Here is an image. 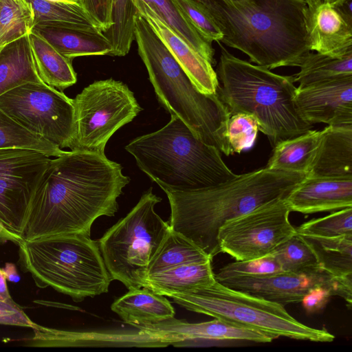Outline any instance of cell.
<instances>
[{
  "label": "cell",
  "mask_w": 352,
  "mask_h": 352,
  "mask_svg": "<svg viewBox=\"0 0 352 352\" xmlns=\"http://www.w3.org/2000/svg\"><path fill=\"white\" fill-rule=\"evenodd\" d=\"M104 153L66 151L50 160L34 193L24 240L80 234L90 236L100 217H113L130 182Z\"/></svg>",
  "instance_id": "obj_1"
},
{
  "label": "cell",
  "mask_w": 352,
  "mask_h": 352,
  "mask_svg": "<svg viewBox=\"0 0 352 352\" xmlns=\"http://www.w3.org/2000/svg\"><path fill=\"white\" fill-rule=\"evenodd\" d=\"M305 177L264 167L208 188L164 190L170 206V228L212 259L220 253L217 233L226 221L285 197Z\"/></svg>",
  "instance_id": "obj_2"
},
{
  "label": "cell",
  "mask_w": 352,
  "mask_h": 352,
  "mask_svg": "<svg viewBox=\"0 0 352 352\" xmlns=\"http://www.w3.org/2000/svg\"><path fill=\"white\" fill-rule=\"evenodd\" d=\"M223 34L220 42L269 69L298 67L308 47L304 0H251L231 5L222 0H195Z\"/></svg>",
  "instance_id": "obj_3"
},
{
  "label": "cell",
  "mask_w": 352,
  "mask_h": 352,
  "mask_svg": "<svg viewBox=\"0 0 352 352\" xmlns=\"http://www.w3.org/2000/svg\"><path fill=\"white\" fill-rule=\"evenodd\" d=\"M134 37L160 103L201 141L232 155L227 138L230 111L218 94L201 93L148 21L138 12Z\"/></svg>",
  "instance_id": "obj_4"
},
{
  "label": "cell",
  "mask_w": 352,
  "mask_h": 352,
  "mask_svg": "<svg viewBox=\"0 0 352 352\" xmlns=\"http://www.w3.org/2000/svg\"><path fill=\"white\" fill-rule=\"evenodd\" d=\"M221 55L216 74L221 85L217 94L230 116H253L261 131L274 146L301 135L313 124L298 113L294 96L297 87L293 76H283L230 54L218 43Z\"/></svg>",
  "instance_id": "obj_5"
},
{
  "label": "cell",
  "mask_w": 352,
  "mask_h": 352,
  "mask_svg": "<svg viewBox=\"0 0 352 352\" xmlns=\"http://www.w3.org/2000/svg\"><path fill=\"white\" fill-rule=\"evenodd\" d=\"M162 129L139 136L125 150L139 168L163 190L189 191L234 178L214 146L199 140L178 117Z\"/></svg>",
  "instance_id": "obj_6"
},
{
  "label": "cell",
  "mask_w": 352,
  "mask_h": 352,
  "mask_svg": "<svg viewBox=\"0 0 352 352\" xmlns=\"http://www.w3.org/2000/svg\"><path fill=\"white\" fill-rule=\"evenodd\" d=\"M19 263L40 288L50 287L75 302L107 293L112 278L98 241L58 234L19 244Z\"/></svg>",
  "instance_id": "obj_7"
},
{
  "label": "cell",
  "mask_w": 352,
  "mask_h": 352,
  "mask_svg": "<svg viewBox=\"0 0 352 352\" xmlns=\"http://www.w3.org/2000/svg\"><path fill=\"white\" fill-rule=\"evenodd\" d=\"M187 310L264 333L316 342H331L335 336L324 329L301 323L284 306L228 287L215 280L208 286L170 297Z\"/></svg>",
  "instance_id": "obj_8"
},
{
  "label": "cell",
  "mask_w": 352,
  "mask_h": 352,
  "mask_svg": "<svg viewBox=\"0 0 352 352\" xmlns=\"http://www.w3.org/2000/svg\"><path fill=\"white\" fill-rule=\"evenodd\" d=\"M161 201L150 188L98 241L112 280L128 289L142 287L148 263L170 230L169 223L155 211Z\"/></svg>",
  "instance_id": "obj_9"
},
{
  "label": "cell",
  "mask_w": 352,
  "mask_h": 352,
  "mask_svg": "<svg viewBox=\"0 0 352 352\" xmlns=\"http://www.w3.org/2000/svg\"><path fill=\"white\" fill-rule=\"evenodd\" d=\"M73 102L75 134L71 151L101 154L115 132L142 110L128 86L112 78L94 81Z\"/></svg>",
  "instance_id": "obj_10"
},
{
  "label": "cell",
  "mask_w": 352,
  "mask_h": 352,
  "mask_svg": "<svg viewBox=\"0 0 352 352\" xmlns=\"http://www.w3.org/2000/svg\"><path fill=\"white\" fill-rule=\"evenodd\" d=\"M0 109L30 132L60 148L75 134L73 99L45 82H27L0 96Z\"/></svg>",
  "instance_id": "obj_11"
},
{
  "label": "cell",
  "mask_w": 352,
  "mask_h": 352,
  "mask_svg": "<svg viewBox=\"0 0 352 352\" xmlns=\"http://www.w3.org/2000/svg\"><path fill=\"white\" fill-rule=\"evenodd\" d=\"M50 160L36 150L0 148V243L24 241L31 201Z\"/></svg>",
  "instance_id": "obj_12"
},
{
  "label": "cell",
  "mask_w": 352,
  "mask_h": 352,
  "mask_svg": "<svg viewBox=\"0 0 352 352\" xmlns=\"http://www.w3.org/2000/svg\"><path fill=\"white\" fill-rule=\"evenodd\" d=\"M290 212L284 197H278L226 221L217 233L220 252L236 261L272 254L296 233L289 219Z\"/></svg>",
  "instance_id": "obj_13"
},
{
  "label": "cell",
  "mask_w": 352,
  "mask_h": 352,
  "mask_svg": "<svg viewBox=\"0 0 352 352\" xmlns=\"http://www.w3.org/2000/svg\"><path fill=\"white\" fill-rule=\"evenodd\" d=\"M217 281L283 306L300 302L311 289L318 286L327 288L333 296L342 298L349 308L352 303V279L334 276L320 266L297 272L234 276Z\"/></svg>",
  "instance_id": "obj_14"
},
{
  "label": "cell",
  "mask_w": 352,
  "mask_h": 352,
  "mask_svg": "<svg viewBox=\"0 0 352 352\" xmlns=\"http://www.w3.org/2000/svg\"><path fill=\"white\" fill-rule=\"evenodd\" d=\"M294 104L301 118L309 124L352 126V76L298 87Z\"/></svg>",
  "instance_id": "obj_15"
},
{
  "label": "cell",
  "mask_w": 352,
  "mask_h": 352,
  "mask_svg": "<svg viewBox=\"0 0 352 352\" xmlns=\"http://www.w3.org/2000/svg\"><path fill=\"white\" fill-rule=\"evenodd\" d=\"M305 2V26L310 51L334 58L352 55V16L322 0Z\"/></svg>",
  "instance_id": "obj_16"
},
{
  "label": "cell",
  "mask_w": 352,
  "mask_h": 352,
  "mask_svg": "<svg viewBox=\"0 0 352 352\" xmlns=\"http://www.w3.org/2000/svg\"><path fill=\"white\" fill-rule=\"evenodd\" d=\"M31 346H118L166 347L173 341L143 330L70 331L36 325Z\"/></svg>",
  "instance_id": "obj_17"
},
{
  "label": "cell",
  "mask_w": 352,
  "mask_h": 352,
  "mask_svg": "<svg viewBox=\"0 0 352 352\" xmlns=\"http://www.w3.org/2000/svg\"><path fill=\"white\" fill-rule=\"evenodd\" d=\"M135 327L170 339L175 346L191 340L250 341L257 343H268L273 340L271 337L261 332L217 318L190 323L173 317Z\"/></svg>",
  "instance_id": "obj_18"
},
{
  "label": "cell",
  "mask_w": 352,
  "mask_h": 352,
  "mask_svg": "<svg viewBox=\"0 0 352 352\" xmlns=\"http://www.w3.org/2000/svg\"><path fill=\"white\" fill-rule=\"evenodd\" d=\"M284 199L291 212L302 214L352 207V178L306 176Z\"/></svg>",
  "instance_id": "obj_19"
},
{
  "label": "cell",
  "mask_w": 352,
  "mask_h": 352,
  "mask_svg": "<svg viewBox=\"0 0 352 352\" xmlns=\"http://www.w3.org/2000/svg\"><path fill=\"white\" fill-rule=\"evenodd\" d=\"M135 4L196 87L201 93L216 94L220 85L212 65L166 26L142 0H135Z\"/></svg>",
  "instance_id": "obj_20"
},
{
  "label": "cell",
  "mask_w": 352,
  "mask_h": 352,
  "mask_svg": "<svg viewBox=\"0 0 352 352\" xmlns=\"http://www.w3.org/2000/svg\"><path fill=\"white\" fill-rule=\"evenodd\" d=\"M307 177L352 178V126H327Z\"/></svg>",
  "instance_id": "obj_21"
},
{
  "label": "cell",
  "mask_w": 352,
  "mask_h": 352,
  "mask_svg": "<svg viewBox=\"0 0 352 352\" xmlns=\"http://www.w3.org/2000/svg\"><path fill=\"white\" fill-rule=\"evenodd\" d=\"M64 56L109 55L113 47L100 32L46 25H35L32 30Z\"/></svg>",
  "instance_id": "obj_22"
},
{
  "label": "cell",
  "mask_w": 352,
  "mask_h": 352,
  "mask_svg": "<svg viewBox=\"0 0 352 352\" xmlns=\"http://www.w3.org/2000/svg\"><path fill=\"white\" fill-rule=\"evenodd\" d=\"M111 309L122 320L136 327L159 322L175 316V309L164 296L146 287H137L117 298Z\"/></svg>",
  "instance_id": "obj_23"
},
{
  "label": "cell",
  "mask_w": 352,
  "mask_h": 352,
  "mask_svg": "<svg viewBox=\"0 0 352 352\" xmlns=\"http://www.w3.org/2000/svg\"><path fill=\"white\" fill-rule=\"evenodd\" d=\"M212 261L175 267L146 276L142 285L153 292L171 297L211 285L215 281Z\"/></svg>",
  "instance_id": "obj_24"
},
{
  "label": "cell",
  "mask_w": 352,
  "mask_h": 352,
  "mask_svg": "<svg viewBox=\"0 0 352 352\" xmlns=\"http://www.w3.org/2000/svg\"><path fill=\"white\" fill-rule=\"evenodd\" d=\"M27 82H44L36 68L28 34L0 49V96Z\"/></svg>",
  "instance_id": "obj_25"
},
{
  "label": "cell",
  "mask_w": 352,
  "mask_h": 352,
  "mask_svg": "<svg viewBox=\"0 0 352 352\" xmlns=\"http://www.w3.org/2000/svg\"><path fill=\"white\" fill-rule=\"evenodd\" d=\"M322 132L311 130L278 142L265 167L307 175L316 156Z\"/></svg>",
  "instance_id": "obj_26"
},
{
  "label": "cell",
  "mask_w": 352,
  "mask_h": 352,
  "mask_svg": "<svg viewBox=\"0 0 352 352\" xmlns=\"http://www.w3.org/2000/svg\"><path fill=\"white\" fill-rule=\"evenodd\" d=\"M29 39L37 72L47 85L59 91L76 82L72 59L59 53L45 39L31 32Z\"/></svg>",
  "instance_id": "obj_27"
},
{
  "label": "cell",
  "mask_w": 352,
  "mask_h": 352,
  "mask_svg": "<svg viewBox=\"0 0 352 352\" xmlns=\"http://www.w3.org/2000/svg\"><path fill=\"white\" fill-rule=\"evenodd\" d=\"M171 31L204 57L215 63L214 50L186 18L174 0H142Z\"/></svg>",
  "instance_id": "obj_28"
},
{
  "label": "cell",
  "mask_w": 352,
  "mask_h": 352,
  "mask_svg": "<svg viewBox=\"0 0 352 352\" xmlns=\"http://www.w3.org/2000/svg\"><path fill=\"white\" fill-rule=\"evenodd\" d=\"M209 261L212 259L204 251L170 229L149 262L146 276L175 267Z\"/></svg>",
  "instance_id": "obj_29"
},
{
  "label": "cell",
  "mask_w": 352,
  "mask_h": 352,
  "mask_svg": "<svg viewBox=\"0 0 352 352\" xmlns=\"http://www.w3.org/2000/svg\"><path fill=\"white\" fill-rule=\"evenodd\" d=\"M300 235L314 251L322 268L334 276L352 279V236L323 238Z\"/></svg>",
  "instance_id": "obj_30"
},
{
  "label": "cell",
  "mask_w": 352,
  "mask_h": 352,
  "mask_svg": "<svg viewBox=\"0 0 352 352\" xmlns=\"http://www.w3.org/2000/svg\"><path fill=\"white\" fill-rule=\"evenodd\" d=\"M25 1L33 10L34 25L39 24L100 32L78 2Z\"/></svg>",
  "instance_id": "obj_31"
},
{
  "label": "cell",
  "mask_w": 352,
  "mask_h": 352,
  "mask_svg": "<svg viewBox=\"0 0 352 352\" xmlns=\"http://www.w3.org/2000/svg\"><path fill=\"white\" fill-rule=\"evenodd\" d=\"M298 73L293 75L294 82L302 87L309 85L352 76V55L334 58L309 52L302 58Z\"/></svg>",
  "instance_id": "obj_32"
},
{
  "label": "cell",
  "mask_w": 352,
  "mask_h": 352,
  "mask_svg": "<svg viewBox=\"0 0 352 352\" xmlns=\"http://www.w3.org/2000/svg\"><path fill=\"white\" fill-rule=\"evenodd\" d=\"M138 10L135 0H112L110 28L102 32L111 43L109 56L126 55L135 40L134 24Z\"/></svg>",
  "instance_id": "obj_33"
},
{
  "label": "cell",
  "mask_w": 352,
  "mask_h": 352,
  "mask_svg": "<svg viewBox=\"0 0 352 352\" xmlns=\"http://www.w3.org/2000/svg\"><path fill=\"white\" fill-rule=\"evenodd\" d=\"M34 25V12L25 0H0V49L29 34Z\"/></svg>",
  "instance_id": "obj_34"
},
{
  "label": "cell",
  "mask_w": 352,
  "mask_h": 352,
  "mask_svg": "<svg viewBox=\"0 0 352 352\" xmlns=\"http://www.w3.org/2000/svg\"><path fill=\"white\" fill-rule=\"evenodd\" d=\"M9 148L36 150L50 157H58L66 152L30 132L0 109V148Z\"/></svg>",
  "instance_id": "obj_35"
},
{
  "label": "cell",
  "mask_w": 352,
  "mask_h": 352,
  "mask_svg": "<svg viewBox=\"0 0 352 352\" xmlns=\"http://www.w3.org/2000/svg\"><path fill=\"white\" fill-rule=\"evenodd\" d=\"M272 254L283 272H297L320 266L311 247L297 232L280 245Z\"/></svg>",
  "instance_id": "obj_36"
},
{
  "label": "cell",
  "mask_w": 352,
  "mask_h": 352,
  "mask_svg": "<svg viewBox=\"0 0 352 352\" xmlns=\"http://www.w3.org/2000/svg\"><path fill=\"white\" fill-rule=\"evenodd\" d=\"M296 231L300 234L323 238L352 236V207L311 219L296 228Z\"/></svg>",
  "instance_id": "obj_37"
},
{
  "label": "cell",
  "mask_w": 352,
  "mask_h": 352,
  "mask_svg": "<svg viewBox=\"0 0 352 352\" xmlns=\"http://www.w3.org/2000/svg\"><path fill=\"white\" fill-rule=\"evenodd\" d=\"M258 131L256 118L247 113L232 114L228 122L227 138L231 153H240L251 148Z\"/></svg>",
  "instance_id": "obj_38"
},
{
  "label": "cell",
  "mask_w": 352,
  "mask_h": 352,
  "mask_svg": "<svg viewBox=\"0 0 352 352\" xmlns=\"http://www.w3.org/2000/svg\"><path fill=\"white\" fill-rule=\"evenodd\" d=\"M283 272L276 258L272 254L245 261H236L224 265L214 274L217 280L234 276H263Z\"/></svg>",
  "instance_id": "obj_39"
},
{
  "label": "cell",
  "mask_w": 352,
  "mask_h": 352,
  "mask_svg": "<svg viewBox=\"0 0 352 352\" xmlns=\"http://www.w3.org/2000/svg\"><path fill=\"white\" fill-rule=\"evenodd\" d=\"M197 31L209 43H220L223 34L212 17L195 0H174Z\"/></svg>",
  "instance_id": "obj_40"
},
{
  "label": "cell",
  "mask_w": 352,
  "mask_h": 352,
  "mask_svg": "<svg viewBox=\"0 0 352 352\" xmlns=\"http://www.w3.org/2000/svg\"><path fill=\"white\" fill-rule=\"evenodd\" d=\"M78 3L100 32L110 28L112 0H78Z\"/></svg>",
  "instance_id": "obj_41"
},
{
  "label": "cell",
  "mask_w": 352,
  "mask_h": 352,
  "mask_svg": "<svg viewBox=\"0 0 352 352\" xmlns=\"http://www.w3.org/2000/svg\"><path fill=\"white\" fill-rule=\"evenodd\" d=\"M0 324L34 328V323L15 302L0 300Z\"/></svg>",
  "instance_id": "obj_42"
},
{
  "label": "cell",
  "mask_w": 352,
  "mask_h": 352,
  "mask_svg": "<svg viewBox=\"0 0 352 352\" xmlns=\"http://www.w3.org/2000/svg\"><path fill=\"white\" fill-rule=\"evenodd\" d=\"M333 294L329 289L315 287L302 298L300 302L307 313L311 314L323 309Z\"/></svg>",
  "instance_id": "obj_43"
},
{
  "label": "cell",
  "mask_w": 352,
  "mask_h": 352,
  "mask_svg": "<svg viewBox=\"0 0 352 352\" xmlns=\"http://www.w3.org/2000/svg\"><path fill=\"white\" fill-rule=\"evenodd\" d=\"M0 300L13 302H14L9 294L6 278L2 270L0 269Z\"/></svg>",
  "instance_id": "obj_44"
},
{
  "label": "cell",
  "mask_w": 352,
  "mask_h": 352,
  "mask_svg": "<svg viewBox=\"0 0 352 352\" xmlns=\"http://www.w3.org/2000/svg\"><path fill=\"white\" fill-rule=\"evenodd\" d=\"M231 5H246L250 3L251 0H222Z\"/></svg>",
  "instance_id": "obj_45"
},
{
  "label": "cell",
  "mask_w": 352,
  "mask_h": 352,
  "mask_svg": "<svg viewBox=\"0 0 352 352\" xmlns=\"http://www.w3.org/2000/svg\"><path fill=\"white\" fill-rule=\"evenodd\" d=\"M304 1H306L307 0H304ZM322 1H327V2L330 3L335 6H338V5L343 3L346 0H322Z\"/></svg>",
  "instance_id": "obj_46"
},
{
  "label": "cell",
  "mask_w": 352,
  "mask_h": 352,
  "mask_svg": "<svg viewBox=\"0 0 352 352\" xmlns=\"http://www.w3.org/2000/svg\"><path fill=\"white\" fill-rule=\"evenodd\" d=\"M54 2L78 3V0H48Z\"/></svg>",
  "instance_id": "obj_47"
}]
</instances>
